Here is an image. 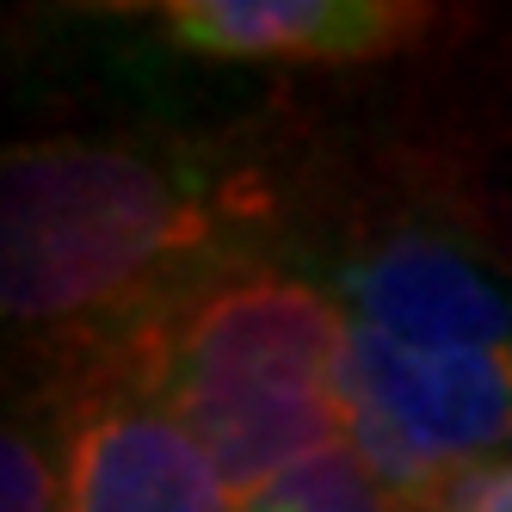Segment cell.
<instances>
[{"instance_id":"cell-1","label":"cell","mask_w":512,"mask_h":512,"mask_svg":"<svg viewBox=\"0 0 512 512\" xmlns=\"http://www.w3.org/2000/svg\"><path fill=\"white\" fill-rule=\"evenodd\" d=\"M253 253H278L272 186L179 142L31 136L0 167L7 327L81 371Z\"/></svg>"},{"instance_id":"cell-2","label":"cell","mask_w":512,"mask_h":512,"mask_svg":"<svg viewBox=\"0 0 512 512\" xmlns=\"http://www.w3.org/2000/svg\"><path fill=\"white\" fill-rule=\"evenodd\" d=\"M315 272L346 315V451L401 506L512 457V272L463 223L395 216Z\"/></svg>"},{"instance_id":"cell-3","label":"cell","mask_w":512,"mask_h":512,"mask_svg":"<svg viewBox=\"0 0 512 512\" xmlns=\"http://www.w3.org/2000/svg\"><path fill=\"white\" fill-rule=\"evenodd\" d=\"M346 315L321 272L253 253L192 284L149 327L75 377H118L167 408L229 500L346 451Z\"/></svg>"},{"instance_id":"cell-4","label":"cell","mask_w":512,"mask_h":512,"mask_svg":"<svg viewBox=\"0 0 512 512\" xmlns=\"http://www.w3.org/2000/svg\"><path fill=\"white\" fill-rule=\"evenodd\" d=\"M68 512H235L192 432L118 377H68Z\"/></svg>"},{"instance_id":"cell-5","label":"cell","mask_w":512,"mask_h":512,"mask_svg":"<svg viewBox=\"0 0 512 512\" xmlns=\"http://www.w3.org/2000/svg\"><path fill=\"white\" fill-rule=\"evenodd\" d=\"M426 13L401 0H173L155 31L198 56L241 62H364L420 38Z\"/></svg>"},{"instance_id":"cell-6","label":"cell","mask_w":512,"mask_h":512,"mask_svg":"<svg viewBox=\"0 0 512 512\" xmlns=\"http://www.w3.org/2000/svg\"><path fill=\"white\" fill-rule=\"evenodd\" d=\"M0 512H68L62 401L13 414L7 432H0Z\"/></svg>"},{"instance_id":"cell-7","label":"cell","mask_w":512,"mask_h":512,"mask_svg":"<svg viewBox=\"0 0 512 512\" xmlns=\"http://www.w3.org/2000/svg\"><path fill=\"white\" fill-rule=\"evenodd\" d=\"M235 512H408L352 451H327L303 469L278 475L272 488L247 494Z\"/></svg>"},{"instance_id":"cell-8","label":"cell","mask_w":512,"mask_h":512,"mask_svg":"<svg viewBox=\"0 0 512 512\" xmlns=\"http://www.w3.org/2000/svg\"><path fill=\"white\" fill-rule=\"evenodd\" d=\"M420 512H512V457L488 463V469H469L457 482H445Z\"/></svg>"}]
</instances>
